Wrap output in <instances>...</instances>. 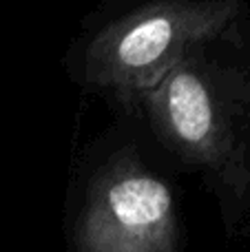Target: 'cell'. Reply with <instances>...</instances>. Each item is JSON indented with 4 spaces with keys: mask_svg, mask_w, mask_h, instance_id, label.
Wrapping results in <instances>:
<instances>
[{
    "mask_svg": "<svg viewBox=\"0 0 250 252\" xmlns=\"http://www.w3.org/2000/svg\"><path fill=\"white\" fill-rule=\"evenodd\" d=\"M239 0H151L93 20L64 56L84 93L135 115L184 56L244 11Z\"/></svg>",
    "mask_w": 250,
    "mask_h": 252,
    "instance_id": "obj_2",
    "label": "cell"
},
{
    "mask_svg": "<svg viewBox=\"0 0 250 252\" xmlns=\"http://www.w3.org/2000/svg\"><path fill=\"white\" fill-rule=\"evenodd\" d=\"M69 246L71 252H182L171 184L135 151L111 155L89 177Z\"/></svg>",
    "mask_w": 250,
    "mask_h": 252,
    "instance_id": "obj_3",
    "label": "cell"
},
{
    "mask_svg": "<svg viewBox=\"0 0 250 252\" xmlns=\"http://www.w3.org/2000/svg\"><path fill=\"white\" fill-rule=\"evenodd\" d=\"M144 118L157 146L202 177L228 232L250 210V33L246 9L195 44L146 95Z\"/></svg>",
    "mask_w": 250,
    "mask_h": 252,
    "instance_id": "obj_1",
    "label": "cell"
}]
</instances>
